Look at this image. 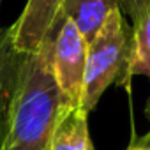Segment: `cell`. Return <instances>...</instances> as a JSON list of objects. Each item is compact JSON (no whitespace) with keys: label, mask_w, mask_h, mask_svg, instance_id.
<instances>
[{"label":"cell","mask_w":150,"mask_h":150,"mask_svg":"<svg viewBox=\"0 0 150 150\" xmlns=\"http://www.w3.org/2000/svg\"><path fill=\"white\" fill-rule=\"evenodd\" d=\"M129 39L125 21L122 18V11L115 9L88 44L85 81L80 99L83 111L90 113L97 106L104 90L117 81L122 67H125Z\"/></svg>","instance_id":"obj_2"},{"label":"cell","mask_w":150,"mask_h":150,"mask_svg":"<svg viewBox=\"0 0 150 150\" xmlns=\"http://www.w3.org/2000/svg\"><path fill=\"white\" fill-rule=\"evenodd\" d=\"M148 108H150V103H148ZM148 113H150V110H148Z\"/></svg>","instance_id":"obj_13"},{"label":"cell","mask_w":150,"mask_h":150,"mask_svg":"<svg viewBox=\"0 0 150 150\" xmlns=\"http://www.w3.org/2000/svg\"><path fill=\"white\" fill-rule=\"evenodd\" d=\"M127 150H150V132H148L141 141H134V143H131Z\"/></svg>","instance_id":"obj_10"},{"label":"cell","mask_w":150,"mask_h":150,"mask_svg":"<svg viewBox=\"0 0 150 150\" xmlns=\"http://www.w3.org/2000/svg\"><path fill=\"white\" fill-rule=\"evenodd\" d=\"M65 0H28L16 23L6 32L20 55L35 53L62 18Z\"/></svg>","instance_id":"obj_4"},{"label":"cell","mask_w":150,"mask_h":150,"mask_svg":"<svg viewBox=\"0 0 150 150\" xmlns=\"http://www.w3.org/2000/svg\"><path fill=\"white\" fill-rule=\"evenodd\" d=\"M2 94H4V92H2V88H0V99H2Z\"/></svg>","instance_id":"obj_12"},{"label":"cell","mask_w":150,"mask_h":150,"mask_svg":"<svg viewBox=\"0 0 150 150\" xmlns=\"http://www.w3.org/2000/svg\"><path fill=\"white\" fill-rule=\"evenodd\" d=\"M0 2H2V0H0ZM2 37H4V34H2V30H0V41H2Z\"/></svg>","instance_id":"obj_11"},{"label":"cell","mask_w":150,"mask_h":150,"mask_svg":"<svg viewBox=\"0 0 150 150\" xmlns=\"http://www.w3.org/2000/svg\"><path fill=\"white\" fill-rule=\"evenodd\" d=\"M87 53L88 42L78 27L62 13L53 41V74L64 104H80L87 69Z\"/></svg>","instance_id":"obj_3"},{"label":"cell","mask_w":150,"mask_h":150,"mask_svg":"<svg viewBox=\"0 0 150 150\" xmlns=\"http://www.w3.org/2000/svg\"><path fill=\"white\" fill-rule=\"evenodd\" d=\"M115 9H120L118 0H65L62 13L90 44Z\"/></svg>","instance_id":"obj_6"},{"label":"cell","mask_w":150,"mask_h":150,"mask_svg":"<svg viewBox=\"0 0 150 150\" xmlns=\"http://www.w3.org/2000/svg\"><path fill=\"white\" fill-rule=\"evenodd\" d=\"M118 6H120V11L125 16H129L132 20V23H136L148 11L150 0H118Z\"/></svg>","instance_id":"obj_9"},{"label":"cell","mask_w":150,"mask_h":150,"mask_svg":"<svg viewBox=\"0 0 150 150\" xmlns=\"http://www.w3.org/2000/svg\"><path fill=\"white\" fill-rule=\"evenodd\" d=\"M57 28L58 25L35 53L20 55L18 58L0 150H50L51 146L57 118L64 104L53 74Z\"/></svg>","instance_id":"obj_1"},{"label":"cell","mask_w":150,"mask_h":150,"mask_svg":"<svg viewBox=\"0 0 150 150\" xmlns=\"http://www.w3.org/2000/svg\"><path fill=\"white\" fill-rule=\"evenodd\" d=\"M50 150H96L88 132V113L80 104H62Z\"/></svg>","instance_id":"obj_5"},{"label":"cell","mask_w":150,"mask_h":150,"mask_svg":"<svg viewBox=\"0 0 150 150\" xmlns=\"http://www.w3.org/2000/svg\"><path fill=\"white\" fill-rule=\"evenodd\" d=\"M132 76L150 78V7L143 18L134 23L125 62V74L120 83L127 85Z\"/></svg>","instance_id":"obj_7"},{"label":"cell","mask_w":150,"mask_h":150,"mask_svg":"<svg viewBox=\"0 0 150 150\" xmlns=\"http://www.w3.org/2000/svg\"><path fill=\"white\" fill-rule=\"evenodd\" d=\"M18 58H20V53L13 50L7 34H4L2 41H0V88H2V92H4V81L9 76V72L16 71Z\"/></svg>","instance_id":"obj_8"}]
</instances>
